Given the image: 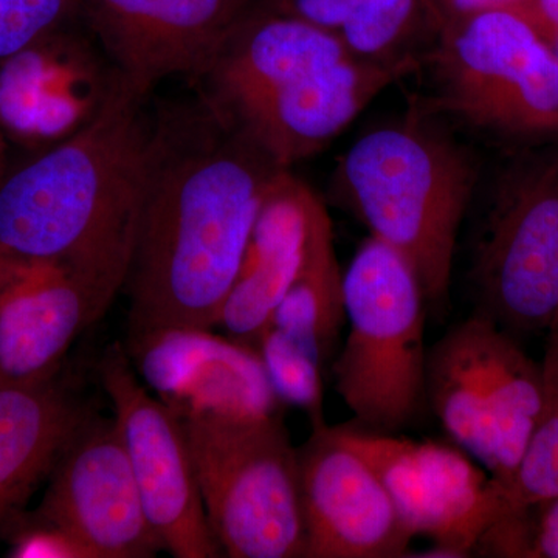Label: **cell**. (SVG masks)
Returning a JSON list of instances; mask_svg holds the SVG:
<instances>
[{"label": "cell", "mask_w": 558, "mask_h": 558, "mask_svg": "<svg viewBox=\"0 0 558 558\" xmlns=\"http://www.w3.org/2000/svg\"><path fill=\"white\" fill-rule=\"evenodd\" d=\"M282 170L209 105L154 121L126 290V348L174 328L215 329L253 227Z\"/></svg>", "instance_id": "6da1fadb"}, {"label": "cell", "mask_w": 558, "mask_h": 558, "mask_svg": "<svg viewBox=\"0 0 558 558\" xmlns=\"http://www.w3.org/2000/svg\"><path fill=\"white\" fill-rule=\"evenodd\" d=\"M146 97L117 76L100 112L0 185V250L53 260L112 303L130 270L153 145Z\"/></svg>", "instance_id": "7a4b0ae2"}, {"label": "cell", "mask_w": 558, "mask_h": 558, "mask_svg": "<svg viewBox=\"0 0 558 558\" xmlns=\"http://www.w3.org/2000/svg\"><path fill=\"white\" fill-rule=\"evenodd\" d=\"M478 182L472 154L422 116L363 134L333 175L340 199L371 236L413 266L428 307L449 306L459 227Z\"/></svg>", "instance_id": "3957f363"}, {"label": "cell", "mask_w": 558, "mask_h": 558, "mask_svg": "<svg viewBox=\"0 0 558 558\" xmlns=\"http://www.w3.org/2000/svg\"><path fill=\"white\" fill-rule=\"evenodd\" d=\"M348 339L333 384L359 427L398 433L427 407L428 303L405 256L366 238L343 274Z\"/></svg>", "instance_id": "277c9868"}, {"label": "cell", "mask_w": 558, "mask_h": 558, "mask_svg": "<svg viewBox=\"0 0 558 558\" xmlns=\"http://www.w3.org/2000/svg\"><path fill=\"white\" fill-rule=\"evenodd\" d=\"M432 65L436 105L476 130L558 137V62L513 3L447 17Z\"/></svg>", "instance_id": "5b68a950"}, {"label": "cell", "mask_w": 558, "mask_h": 558, "mask_svg": "<svg viewBox=\"0 0 558 558\" xmlns=\"http://www.w3.org/2000/svg\"><path fill=\"white\" fill-rule=\"evenodd\" d=\"M425 387L444 432L508 487L542 411V363L476 311L428 349Z\"/></svg>", "instance_id": "8992f818"}, {"label": "cell", "mask_w": 558, "mask_h": 558, "mask_svg": "<svg viewBox=\"0 0 558 558\" xmlns=\"http://www.w3.org/2000/svg\"><path fill=\"white\" fill-rule=\"evenodd\" d=\"M182 424L223 557H306L299 453L281 414Z\"/></svg>", "instance_id": "52a82bcc"}, {"label": "cell", "mask_w": 558, "mask_h": 558, "mask_svg": "<svg viewBox=\"0 0 558 558\" xmlns=\"http://www.w3.org/2000/svg\"><path fill=\"white\" fill-rule=\"evenodd\" d=\"M478 312L506 330L558 318V137L520 150L499 172L476 241Z\"/></svg>", "instance_id": "ba28073f"}, {"label": "cell", "mask_w": 558, "mask_h": 558, "mask_svg": "<svg viewBox=\"0 0 558 558\" xmlns=\"http://www.w3.org/2000/svg\"><path fill=\"white\" fill-rule=\"evenodd\" d=\"M330 428L376 472L413 538L470 557L487 529L506 515L505 487L464 450L354 422Z\"/></svg>", "instance_id": "9c48e42d"}, {"label": "cell", "mask_w": 558, "mask_h": 558, "mask_svg": "<svg viewBox=\"0 0 558 558\" xmlns=\"http://www.w3.org/2000/svg\"><path fill=\"white\" fill-rule=\"evenodd\" d=\"M98 373L161 550L175 558L223 557L209 527L182 421L140 384L119 344L102 355Z\"/></svg>", "instance_id": "30bf717a"}, {"label": "cell", "mask_w": 558, "mask_h": 558, "mask_svg": "<svg viewBox=\"0 0 558 558\" xmlns=\"http://www.w3.org/2000/svg\"><path fill=\"white\" fill-rule=\"evenodd\" d=\"M32 515L64 531L87 558H149L161 550L116 418L84 422Z\"/></svg>", "instance_id": "8fae6325"}, {"label": "cell", "mask_w": 558, "mask_h": 558, "mask_svg": "<svg viewBox=\"0 0 558 558\" xmlns=\"http://www.w3.org/2000/svg\"><path fill=\"white\" fill-rule=\"evenodd\" d=\"M255 0H80L81 22L132 89L204 75Z\"/></svg>", "instance_id": "7c38bea8"}, {"label": "cell", "mask_w": 558, "mask_h": 558, "mask_svg": "<svg viewBox=\"0 0 558 558\" xmlns=\"http://www.w3.org/2000/svg\"><path fill=\"white\" fill-rule=\"evenodd\" d=\"M132 366L180 421H256L279 414L258 351L213 329L174 328L126 348Z\"/></svg>", "instance_id": "4fadbf2b"}, {"label": "cell", "mask_w": 558, "mask_h": 558, "mask_svg": "<svg viewBox=\"0 0 558 558\" xmlns=\"http://www.w3.org/2000/svg\"><path fill=\"white\" fill-rule=\"evenodd\" d=\"M299 453L304 558H399L413 537L368 462L330 425L312 428Z\"/></svg>", "instance_id": "5bb4252c"}, {"label": "cell", "mask_w": 558, "mask_h": 558, "mask_svg": "<svg viewBox=\"0 0 558 558\" xmlns=\"http://www.w3.org/2000/svg\"><path fill=\"white\" fill-rule=\"evenodd\" d=\"M83 22L44 36L0 60V124L27 146H54L83 130L116 84Z\"/></svg>", "instance_id": "9a60e30c"}, {"label": "cell", "mask_w": 558, "mask_h": 558, "mask_svg": "<svg viewBox=\"0 0 558 558\" xmlns=\"http://www.w3.org/2000/svg\"><path fill=\"white\" fill-rule=\"evenodd\" d=\"M110 304L62 264L0 250V380L38 384L57 377L73 341Z\"/></svg>", "instance_id": "2e32d148"}, {"label": "cell", "mask_w": 558, "mask_h": 558, "mask_svg": "<svg viewBox=\"0 0 558 558\" xmlns=\"http://www.w3.org/2000/svg\"><path fill=\"white\" fill-rule=\"evenodd\" d=\"M330 234L332 223L318 194L290 170L279 172L260 207L216 328L255 348L278 304Z\"/></svg>", "instance_id": "e0dca14e"}, {"label": "cell", "mask_w": 558, "mask_h": 558, "mask_svg": "<svg viewBox=\"0 0 558 558\" xmlns=\"http://www.w3.org/2000/svg\"><path fill=\"white\" fill-rule=\"evenodd\" d=\"M407 76L351 57L295 83L216 109L279 167L314 156L347 130L389 84Z\"/></svg>", "instance_id": "ac0fdd59"}, {"label": "cell", "mask_w": 558, "mask_h": 558, "mask_svg": "<svg viewBox=\"0 0 558 558\" xmlns=\"http://www.w3.org/2000/svg\"><path fill=\"white\" fill-rule=\"evenodd\" d=\"M351 57L332 33L255 0L202 75L205 98L216 109H229Z\"/></svg>", "instance_id": "d6986e66"}, {"label": "cell", "mask_w": 558, "mask_h": 558, "mask_svg": "<svg viewBox=\"0 0 558 558\" xmlns=\"http://www.w3.org/2000/svg\"><path fill=\"white\" fill-rule=\"evenodd\" d=\"M87 418L58 376L38 384L0 380V539Z\"/></svg>", "instance_id": "ffe728a7"}, {"label": "cell", "mask_w": 558, "mask_h": 558, "mask_svg": "<svg viewBox=\"0 0 558 558\" xmlns=\"http://www.w3.org/2000/svg\"><path fill=\"white\" fill-rule=\"evenodd\" d=\"M311 22L359 60L410 75L422 68L446 25L440 0H259Z\"/></svg>", "instance_id": "44dd1931"}, {"label": "cell", "mask_w": 558, "mask_h": 558, "mask_svg": "<svg viewBox=\"0 0 558 558\" xmlns=\"http://www.w3.org/2000/svg\"><path fill=\"white\" fill-rule=\"evenodd\" d=\"M344 317L343 274L330 234L278 304L269 326L299 340L325 360L339 337Z\"/></svg>", "instance_id": "7402d4cb"}, {"label": "cell", "mask_w": 558, "mask_h": 558, "mask_svg": "<svg viewBox=\"0 0 558 558\" xmlns=\"http://www.w3.org/2000/svg\"><path fill=\"white\" fill-rule=\"evenodd\" d=\"M542 374V411L519 469L505 488L506 515L558 498V318L548 329Z\"/></svg>", "instance_id": "603a6c76"}, {"label": "cell", "mask_w": 558, "mask_h": 558, "mask_svg": "<svg viewBox=\"0 0 558 558\" xmlns=\"http://www.w3.org/2000/svg\"><path fill=\"white\" fill-rule=\"evenodd\" d=\"M255 349L279 402L306 411L312 428L326 424L323 411V359L274 326L263 330Z\"/></svg>", "instance_id": "cb8c5ba5"}, {"label": "cell", "mask_w": 558, "mask_h": 558, "mask_svg": "<svg viewBox=\"0 0 558 558\" xmlns=\"http://www.w3.org/2000/svg\"><path fill=\"white\" fill-rule=\"evenodd\" d=\"M76 22L80 0H0V60Z\"/></svg>", "instance_id": "d4e9b609"}, {"label": "cell", "mask_w": 558, "mask_h": 558, "mask_svg": "<svg viewBox=\"0 0 558 558\" xmlns=\"http://www.w3.org/2000/svg\"><path fill=\"white\" fill-rule=\"evenodd\" d=\"M502 549L506 557L558 558V498L510 513Z\"/></svg>", "instance_id": "484cf974"}, {"label": "cell", "mask_w": 558, "mask_h": 558, "mask_svg": "<svg viewBox=\"0 0 558 558\" xmlns=\"http://www.w3.org/2000/svg\"><path fill=\"white\" fill-rule=\"evenodd\" d=\"M5 539L13 558H87L75 539L32 513H24Z\"/></svg>", "instance_id": "4316f807"}, {"label": "cell", "mask_w": 558, "mask_h": 558, "mask_svg": "<svg viewBox=\"0 0 558 558\" xmlns=\"http://www.w3.org/2000/svg\"><path fill=\"white\" fill-rule=\"evenodd\" d=\"M539 33L558 32V0H513Z\"/></svg>", "instance_id": "83f0119b"}, {"label": "cell", "mask_w": 558, "mask_h": 558, "mask_svg": "<svg viewBox=\"0 0 558 558\" xmlns=\"http://www.w3.org/2000/svg\"><path fill=\"white\" fill-rule=\"evenodd\" d=\"M513 0H440L446 17L453 14L462 13V11L481 9V7L498 5V3H509Z\"/></svg>", "instance_id": "f1b7e54d"}, {"label": "cell", "mask_w": 558, "mask_h": 558, "mask_svg": "<svg viewBox=\"0 0 558 558\" xmlns=\"http://www.w3.org/2000/svg\"><path fill=\"white\" fill-rule=\"evenodd\" d=\"M5 131H3L2 124H0V185H2L3 180H5L7 175V153H9V145H7Z\"/></svg>", "instance_id": "f546056e"}, {"label": "cell", "mask_w": 558, "mask_h": 558, "mask_svg": "<svg viewBox=\"0 0 558 558\" xmlns=\"http://www.w3.org/2000/svg\"><path fill=\"white\" fill-rule=\"evenodd\" d=\"M539 35H542V38L548 44L550 53L554 54V58H556L558 62V32L539 33Z\"/></svg>", "instance_id": "4dcf8cb0"}]
</instances>
